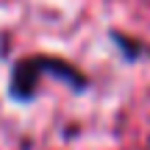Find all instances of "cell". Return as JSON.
Listing matches in <instances>:
<instances>
[{
	"instance_id": "1",
	"label": "cell",
	"mask_w": 150,
	"mask_h": 150,
	"mask_svg": "<svg viewBox=\"0 0 150 150\" xmlns=\"http://www.w3.org/2000/svg\"><path fill=\"white\" fill-rule=\"evenodd\" d=\"M45 78L61 81L64 86H70L72 92H86L92 86L89 75L59 56H25L20 59L8 72V97L14 103H31L39 92V83Z\"/></svg>"
}]
</instances>
